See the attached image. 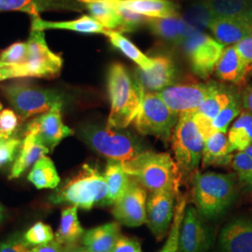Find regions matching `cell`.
Here are the masks:
<instances>
[{"mask_svg":"<svg viewBox=\"0 0 252 252\" xmlns=\"http://www.w3.org/2000/svg\"><path fill=\"white\" fill-rule=\"evenodd\" d=\"M107 84L110 100L107 127L125 129L133 124L146 92L135 76L121 63H112L108 68Z\"/></svg>","mask_w":252,"mask_h":252,"instance_id":"cell-1","label":"cell"},{"mask_svg":"<svg viewBox=\"0 0 252 252\" xmlns=\"http://www.w3.org/2000/svg\"><path fill=\"white\" fill-rule=\"evenodd\" d=\"M122 166L129 177L151 192L170 190L179 194L181 172L169 153L143 151Z\"/></svg>","mask_w":252,"mask_h":252,"instance_id":"cell-2","label":"cell"},{"mask_svg":"<svg viewBox=\"0 0 252 252\" xmlns=\"http://www.w3.org/2000/svg\"><path fill=\"white\" fill-rule=\"evenodd\" d=\"M235 173H196L192 181V198L200 216L215 220L232 206L236 195Z\"/></svg>","mask_w":252,"mask_h":252,"instance_id":"cell-3","label":"cell"},{"mask_svg":"<svg viewBox=\"0 0 252 252\" xmlns=\"http://www.w3.org/2000/svg\"><path fill=\"white\" fill-rule=\"evenodd\" d=\"M54 205L68 204L90 210L94 207L111 206L104 175L96 166L85 163L50 197Z\"/></svg>","mask_w":252,"mask_h":252,"instance_id":"cell-4","label":"cell"},{"mask_svg":"<svg viewBox=\"0 0 252 252\" xmlns=\"http://www.w3.org/2000/svg\"><path fill=\"white\" fill-rule=\"evenodd\" d=\"M27 43L28 54L25 63H0V67H4L8 71L9 78H54L58 76L62 68L63 60L60 55L54 54L49 49L44 31L31 29Z\"/></svg>","mask_w":252,"mask_h":252,"instance_id":"cell-5","label":"cell"},{"mask_svg":"<svg viewBox=\"0 0 252 252\" xmlns=\"http://www.w3.org/2000/svg\"><path fill=\"white\" fill-rule=\"evenodd\" d=\"M81 135L94 152L121 163L132 160L143 152L135 136L121 129L90 126L81 129Z\"/></svg>","mask_w":252,"mask_h":252,"instance_id":"cell-6","label":"cell"},{"mask_svg":"<svg viewBox=\"0 0 252 252\" xmlns=\"http://www.w3.org/2000/svg\"><path fill=\"white\" fill-rule=\"evenodd\" d=\"M4 93L11 107L24 119L61 110L63 108V96L56 91L18 82L5 86Z\"/></svg>","mask_w":252,"mask_h":252,"instance_id":"cell-7","label":"cell"},{"mask_svg":"<svg viewBox=\"0 0 252 252\" xmlns=\"http://www.w3.org/2000/svg\"><path fill=\"white\" fill-rule=\"evenodd\" d=\"M179 117L167 107L158 93L146 92L133 124L140 135H153L166 143L171 139Z\"/></svg>","mask_w":252,"mask_h":252,"instance_id":"cell-8","label":"cell"},{"mask_svg":"<svg viewBox=\"0 0 252 252\" xmlns=\"http://www.w3.org/2000/svg\"><path fill=\"white\" fill-rule=\"evenodd\" d=\"M175 161L183 174L196 171L202 160L205 139L199 131L193 113L180 115L173 133Z\"/></svg>","mask_w":252,"mask_h":252,"instance_id":"cell-9","label":"cell"},{"mask_svg":"<svg viewBox=\"0 0 252 252\" xmlns=\"http://www.w3.org/2000/svg\"><path fill=\"white\" fill-rule=\"evenodd\" d=\"M191 70L202 79H207L214 72L216 64L225 46L217 39L201 33L182 42Z\"/></svg>","mask_w":252,"mask_h":252,"instance_id":"cell-10","label":"cell"},{"mask_svg":"<svg viewBox=\"0 0 252 252\" xmlns=\"http://www.w3.org/2000/svg\"><path fill=\"white\" fill-rule=\"evenodd\" d=\"M217 82L173 84L158 93L162 101L179 116L195 113L216 86Z\"/></svg>","mask_w":252,"mask_h":252,"instance_id":"cell-11","label":"cell"},{"mask_svg":"<svg viewBox=\"0 0 252 252\" xmlns=\"http://www.w3.org/2000/svg\"><path fill=\"white\" fill-rule=\"evenodd\" d=\"M147 189L131 178L126 193L113 204L112 215L123 225H142L147 220Z\"/></svg>","mask_w":252,"mask_h":252,"instance_id":"cell-12","label":"cell"},{"mask_svg":"<svg viewBox=\"0 0 252 252\" xmlns=\"http://www.w3.org/2000/svg\"><path fill=\"white\" fill-rule=\"evenodd\" d=\"M178 195L170 190H162L152 192L147 200L146 223L158 241H162L170 230Z\"/></svg>","mask_w":252,"mask_h":252,"instance_id":"cell-13","label":"cell"},{"mask_svg":"<svg viewBox=\"0 0 252 252\" xmlns=\"http://www.w3.org/2000/svg\"><path fill=\"white\" fill-rule=\"evenodd\" d=\"M26 134H32L53 152L65 137L73 135V131L63 124L61 110H54L35 118L27 126Z\"/></svg>","mask_w":252,"mask_h":252,"instance_id":"cell-14","label":"cell"},{"mask_svg":"<svg viewBox=\"0 0 252 252\" xmlns=\"http://www.w3.org/2000/svg\"><path fill=\"white\" fill-rule=\"evenodd\" d=\"M210 235L195 207L186 208L180 229L178 252H207Z\"/></svg>","mask_w":252,"mask_h":252,"instance_id":"cell-15","label":"cell"},{"mask_svg":"<svg viewBox=\"0 0 252 252\" xmlns=\"http://www.w3.org/2000/svg\"><path fill=\"white\" fill-rule=\"evenodd\" d=\"M219 252H252V216L236 217L222 228Z\"/></svg>","mask_w":252,"mask_h":252,"instance_id":"cell-16","label":"cell"},{"mask_svg":"<svg viewBox=\"0 0 252 252\" xmlns=\"http://www.w3.org/2000/svg\"><path fill=\"white\" fill-rule=\"evenodd\" d=\"M153 65L147 70L138 68L135 78L143 86L145 92L159 93L173 85L177 76L174 61L168 55H157L153 57Z\"/></svg>","mask_w":252,"mask_h":252,"instance_id":"cell-17","label":"cell"},{"mask_svg":"<svg viewBox=\"0 0 252 252\" xmlns=\"http://www.w3.org/2000/svg\"><path fill=\"white\" fill-rule=\"evenodd\" d=\"M208 29L222 45H234L245 37L252 36V16L213 18Z\"/></svg>","mask_w":252,"mask_h":252,"instance_id":"cell-18","label":"cell"},{"mask_svg":"<svg viewBox=\"0 0 252 252\" xmlns=\"http://www.w3.org/2000/svg\"><path fill=\"white\" fill-rule=\"evenodd\" d=\"M84 9L78 0H0V10H18L32 17L48 10H76Z\"/></svg>","mask_w":252,"mask_h":252,"instance_id":"cell-19","label":"cell"},{"mask_svg":"<svg viewBox=\"0 0 252 252\" xmlns=\"http://www.w3.org/2000/svg\"><path fill=\"white\" fill-rule=\"evenodd\" d=\"M50 153L49 149L32 134H26L19 150L18 155L12 164L9 180L21 177L39 159Z\"/></svg>","mask_w":252,"mask_h":252,"instance_id":"cell-20","label":"cell"},{"mask_svg":"<svg viewBox=\"0 0 252 252\" xmlns=\"http://www.w3.org/2000/svg\"><path fill=\"white\" fill-rule=\"evenodd\" d=\"M120 236L119 223L108 222L84 232L81 240L88 252H111Z\"/></svg>","mask_w":252,"mask_h":252,"instance_id":"cell-21","label":"cell"},{"mask_svg":"<svg viewBox=\"0 0 252 252\" xmlns=\"http://www.w3.org/2000/svg\"><path fill=\"white\" fill-rule=\"evenodd\" d=\"M233 153L226 133L214 132L205 139L202 163L204 166H225L232 163Z\"/></svg>","mask_w":252,"mask_h":252,"instance_id":"cell-22","label":"cell"},{"mask_svg":"<svg viewBox=\"0 0 252 252\" xmlns=\"http://www.w3.org/2000/svg\"><path fill=\"white\" fill-rule=\"evenodd\" d=\"M214 73L220 81L234 84L242 83L250 74L234 45L228 46L224 49L217 63Z\"/></svg>","mask_w":252,"mask_h":252,"instance_id":"cell-23","label":"cell"},{"mask_svg":"<svg viewBox=\"0 0 252 252\" xmlns=\"http://www.w3.org/2000/svg\"><path fill=\"white\" fill-rule=\"evenodd\" d=\"M212 19L213 15L205 0L191 5L184 14L180 16V36L183 41L203 33L206 28H208Z\"/></svg>","mask_w":252,"mask_h":252,"instance_id":"cell-24","label":"cell"},{"mask_svg":"<svg viewBox=\"0 0 252 252\" xmlns=\"http://www.w3.org/2000/svg\"><path fill=\"white\" fill-rule=\"evenodd\" d=\"M120 5L148 18L180 15L179 5L172 0H115Z\"/></svg>","mask_w":252,"mask_h":252,"instance_id":"cell-25","label":"cell"},{"mask_svg":"<svg viewBox=\"0 0 252 252\" xmlns=\"http://www.w3.org/2000/svg\"><path fill=\"white\" fill-rule=\"evenodd\" d=\"M31 29L47 30V29H61L70 30L84 34H103L105 35L108 29L103 27L95 19L89 15H83L80 18L67 22H48L39 16L31 18Z\"/></svg>","mask_w":252,"mask_h":252,"instance_id":"cell-26","label":"cell"},{"mask_svg":"<svg viewBox=\"0 0 252 252\" xmlns=\"http://www.w3.org/2000/svg\"><path fill=\"white\" fill-rule=\"evenodd\" d=\"M78 208L71 206L62 211L60 224L54 234V239L63 247L78 245L85 232L78 218Z\"/></svg>","mask_w":252,"mask_h":252,"instance_id":"cell-27","label":"cell"},{"mask_svg":"<svg viewBox=\"0 0 252 252\" xmlns=\"http://www.w3.org/2000/svg\"><path fill=\"white\" fill-rule=\"evenodd\" d=\"M88 9L91 16L95 19L103 27L108 30L118 32L124 31L123 20L119 16L116 10L103 0H78Z\"/></svg>","mask_w":252,"mask_h":252,"instance_id":"cell-28","label":"cell"},{"mask_svg":"<svg viewBox=\"0 0 252 252\" xmlns=\"http://www.w3.org/2000/svg\"><path fill=\"white\" fill-rule=\"evenodd\" d=\"M236 97L237 95L233 89L217 83L215 88L207 96L196 113L212 123L217 115Z\"/></svg>","mask_w":252,"mask_h":252,"instance_id":"cell-29","label":"cell"},{"mask_svg":"<svg viewBox=\"0 0 252 252\" xmlns=\"http://www.w3.org/2000/svg\"><path fill=\"white\" fill-rule=\"evenodd\" d=\"M104 177L108 185V199L113 205L126 193L131 178L124 170L121 162L112 160H108Z\"/></svg>","mask_w":252,"mask_h":252,"instance_id":"cell-30","label":"cell"},{"mask_svg":"<svg viewBox=\"0 0 252 252\" xmlns=\"http://www.w3.org/2000/svg\"><path fill=\"white\" fill-rule=\"evenodd\" d=\"M108 36L110 43L126 55L130 60L138 65L142 70L150 69L153 65V57H149L143 54L136 46L124 36L121 32L114 30H108L105 34Z\"/></svg>","mask_w":252,"mask_h":252,"instance_id":"cell-31","label":"cell"},{"mask_svg":"<svg viewBox=\"0 0 252 252\" xmlns=\"http://www.w3.org/2000/svg\"><path fill=\"white\" fill-rule=\"evenodd\" d=\"M28 180L36 189H55L60 183V177L54 162L49 157H42L33 165Z\"/></svg>","mask_w":252,"mask_h":252,"instance_id":"cell-32","label":"cell"},{"mask_svg":"<svg viewBox=\"0 0 252 252\" xmlns=\"http://www.w3.org/2000/svg\"><path fill=\"white\" fill-rule=\"evenodd\" d=\"M228 139L233 150L243 151L252 145V115L244 110L228 131Z\"/></svg>","mask_w":252,"mask_h":252,"instance_id":"cell-33","label":"cell"},{"mask_svg":"<svg viewBox=\"0 0 252 252\" xmlns=\"http://www.w3.org/2000/svg\"><path fill=\"white\" fill-rule=\"evenodd\" d=\"M213 18L252 16L250 0H205Z\"/></svg>","mask_w":252,"mask_h":252,"instance_id":"cell-34","label":"cell"},{"mask_svg":"<svg viewBox=\"0 0 252 252\" xmlns=\"http://www.w3.org/2000/svg\"><path fill=\"white\" fill-rule=\"evenodd\" d=\"M180 15L167 18H148L146 25L150 27L153 35L173 44H182L180 36Z\"/></svg>","mask_w":252,"mask_h":252,"instance_id":"cell-35","label":"cell"},{"mask_svg":"<svg viewBox=\"0 0 252 252\" xmlns=\"http://www.w3.org/2000/svg\"><path fill=\"white\" fill-rule=\"evenodd\" d=\"M232 166L241 187L248 192L252 191V145L243 151L236 152Z\"/></svg>","mask_w":252,"mask_h":252,"instance_id":"cell-36","label":"cell"},{"mask_svg":"<svg viewBox=\"0 0 252 252\" xmlns=\"http://www.w3.org/2000/svg\"><path fill=\"white\" fill-rule=\"evenodd\" d=\"M186 211V199L180 195L177 196V205L168 233L166 242L159 252H178L180 243V229Z\"/></svg>","mask_w":252,"mask_h":252,"instance_id":"cell-37","label":"cell"},{"mask_svg":"<svg viewBox=\"0 0 252 252\" xmlns=\"http://www.w3.org/2000/svg\"><path fill=\"white\" fill-rule=\"evenodd\" d=\"M240 113H241V105L237 96L227 107L223 108L212 121L213 131L227 133L230 124L234 121V119L238 117Z\"/></svg>","mask_w":252,"mask_h":252,"instance_id":"cell-38","label":"cell"},{"mask_svg":"<svg viewBox=\"0 0 252 252\" xmlns=\"http://www.w3.org/2000/svg\"><path fill=\"white\" fill-rule=\"evenodd\" d=\"M109 4L113 9L116 10L119 16L123 20L124 23V31L123 32H133L142 25H146L148 17L139 15L133 12L130 9H126L124 6L120 5L115 0H103Z\"/></svg>","mask_w":252,"mask_h":252,"instance_id":"cell-39","label":"cell"},{"mask_svg":"<svg viewBox=\"0 0 252 252\" xmlns=\"http://www.w3.org/2000/svg\"><path fill=\"white\" fill-rule=\"evenodd\" d=\"M24 238L29 246L36 247L52 242L54 240V234L50 226L38 221L27 230Z\"/></svg>","mask_w":252,"mask_h":252,"instance_id":"cell-40","label":"cell"},{"mask_svg":"<svg viewBox=\"0 0 252 252\" xmlns=\"http://www.w3.org/2000/svg\"><path fill=\"white\" fill-rule=\"evenodd\" d=\"M18 115L11 109L3 108L0 103V139L10 138L19 126Z\"/></svg>","mask_w":252,"mask_h":252,"instance_id":"cell-41","label":"cell"},{"mask_svg":"<svg viewBox=\"0 0 252 252\" xmlns=\"http://www.w3.org/2000/svg\"><path fill=\"white\" fill-rule=\"evenodd\" d=\"M28 48L27 42H16L0 53V63L17 64L27 61Z\"/></svg>","mask_w":252,"mask_h":252,"instance_id":"cell-42","label":"cell"},{"mask_svg":"<svg viewBox=\"0 0 252 252\" xmlns=\"http://www.w3.org/2000/svg\"><path fill=\"white\" fill-rule=\"evenodd\" d=\"M21 145L22 140L18 138L10 137L8 139H0V167L13 161Z\"/></svg>","mask_w":252,"mask_h":252,"instance_id":"cell-43","label":"cell"},{"mask_svg":"<svg viewBox=\"0 0 252 252\" xmlns=\"http://www.w3.org/2000/svg\"><path fill=\"white\" fill-rule=\"evenodd\" d=\"M29 247L24 235L16 233L0 243V252H29Z\"/></svg>","mask_w":252,"mask_h":252,"instance_id":"cell-44","label":"cell"},{"mask_svg":"<svg viewBox=\"0 0 252 252\" xmlns=\"http://www.w3.org/2000/svg\"><path fill=\"white\" fill-rule=\"evenodd\" d=\"M234 46L237 54L247 65L249 72H252V36L245 37Z\"/></svg>","mask_w":252,"mask_h":252,"instance_id":"cell-45","label":"cell"},{"mask_svg":"<svg viewBox=\"0 0 252 252\" xmlns=\"http://www.w3.org/2000/svg\"><path fill=\"white\" fill-rule=\"evenodd\" d=\"M140 251V243L136 239L121 235L111 252H138Z\"/></svg>","mask_w":252,"mask_h":252,"instance_id":"cell-46","label":"cell"},{"mask_svg":"<svg viewBox=\"0 0 252 252\" xmlns=\"http://www.w3.org/2000/svg\"><path fill=\"white\" fill-rule=\"evenodd\" d=\"M63 251H64V247L63 245L58 243L54 239L50 243L36 246L32 250H30L29 252H63Z\"/></svg>","mask_w":252,"mask_h":252,"instance_id":"cell-47","label":"cell"},{"mask_svg":"<svg viewBox=\"0 0 252 252\" xmlns=\"http://www.w3.org/2000/svg\"><path fill=\"white\" fill-rule=\"evenodd\" d=\"M242 107L244 110L250 112L252 115V81L245 88L242 94Z\"/></svg>","mask_w":252,"mask_h":252,"instance_id":"cell-48","label":"cell"},{"mask_svg":"<svg viewBox=\"0 0 252 252\" xmlns=\"http://www.w3.org/2000/svg\"><path fill=\"white\" fill-rule=\"evenodd\" d=\"M63 252H88L84 247H81L79 245H74L69 247H64Z\"/></svg>","mask_w":252,"mask_h":252,"instance_id":"cell-49","label":"cell"},{"mask_svg":"<svg viewBox=\"0 0 252 252\" xmlns=\"http://www.w3.org/2000/svg\"><path fill=\"white\" fill-rule=\"evenodd\" d=\"M4 211H3V208H2V207L0 206V222H1V220H3V217H4Z\"/></svg>","mask_w":252,"mask_h":252,"instance_id":"cell-50","label":"cell"},{"mask_svg":"<svg viewBox=\"0 0 252 252\" xmlns=\"http://www.w3.org/2000/svg\"><path fill=\"white\" fill-rule=\"evenodd\" d=\"M250 1H251V2H252V0H250Z\"/></svg>","mask_w":252,"mask_h":252,"instance_id":"cell-51","label":"cell"},{"mask_svg":"<svg viewBox=\"0 0 252 252\" xmlns=\"http://www.w3.org/2000/svg\"><path fill=\"white\" fill-rule=\"evenodd\" d=\"M141 252V251H140V252Z\"/></svg>","mask_w":252,"mask_h":252,"instance_id":"cell-52","label":"cell"}]
</instances>
